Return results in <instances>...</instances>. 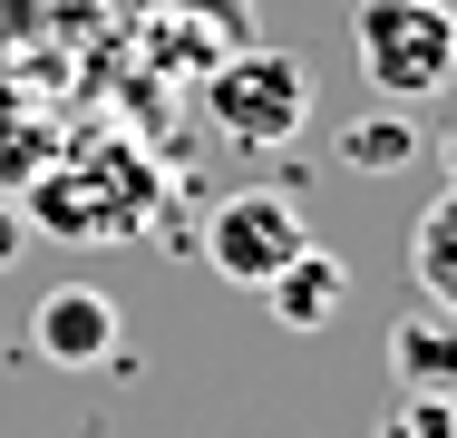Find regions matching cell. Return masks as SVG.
I'll list each match as a JSON object with an SVG mask.
<instances>
[{"label": "cell", "instance_id": "4", "mask_svg": "<svg viewBox=\"0 0 457 438\" xmlns=\"http://www.w3.org/2000/svg\"><path fill=\"white\" fill-rule=\"evenodd\" d=\"M29 350H39L49 370H107V360H117V302H107L97 282L39 292V302H29Z\"/></svg>", "mask_w": 457, "mask_h": 438}, {"label": "cell", "instance_id": "6", "mask_svg": "<svg viewBox=\"0 0 457 438\" xmlns=\"http://www.w3.org/2000/svg\"><path fill=\"white\" fill-rule=\"evenodd\" d=\"M341 292H351V273L321 254V244H312V254H292L273 282H263V302H273L282 332H331V322H341Z\"/></svg>", "mask_w": 457, "mask_h": 438}, {"label": "cell", "instance_id": "9", "mask_svg": "<svg viewBox=\"0 0 457 438\" xmlns=\"http://www.w3.org/2000/svg\"><path fill=\"white\" fill-rule=\"evenodd\" d=\"M379 438H457V400H428V390H399Z\"/></svg>", "mask_w": 457, "mask_h": 438}, {"label": "cell", "instance_id": "5", "mask_svg": "<svg viewBox=\"0 0 457 438\" xmlns=\"http://www.w3.org/2000/svg\"><path fill=\"white\" fill-rule=\"evenodd\" d=\"M389 380L399 390H428V400H457V312L419 302L389 322Z\"/></svg>", "mask_w": 457, "mask_h": 438}, {"label": "cell", "instance_id": "3", "mask_svg": "<svg viewBox=\"0 0 457 438\" xmlns=\"http://www.w3.org/2000/svg\"><path fill=\"white\" fill-rule=\"evenodd\" d=\"M292 254H312V215L273 195V185H253V195H224L214 215H204V263L224 273V282H244V292H263Z\"/></svg>", "mask_w": 457, "mask_h": 438}, {"label": "cell", "instance_id": "1", "mask_svg": "<svg viewBox=\"0 0 457 438\" xmlns=\"http://www.w3.org/2000/svg\"><path fill=\"white\" fill-rule=\"evenodd\" d=\"M351 49L389 107H419L457 79V10L448 0H351Z\"/></svg>", "mask_w": 457, "mask_h": 438}, {"label": "cell", "instance_id": "10", "mask_svg": "<svg viewBox=\"0 0 457 438\" xmlns=\"http://www.w3.org/2000/svg\"><path fill=\"white\" fill-rule=\"evenodd\" d=\"M29 254V215H20V205H10V195H0V273H10V263Z\"/></svg>", "mask_w": 457, "mask_h": 438}, {"label": "cell", "instance_id": "11", "mask_svg": "<svg viewBox=\"0 0 457 438\" xmlns=\"http://www.w3.org/2000/svg\"><path fill=\"white\" fill-rule=\"evenodd\" d=\"M438 166H448V185H457V107H448V137H438Z\"/></svg>", "mask_w": 457, "mask_h": 438}, {"label": "cell", "instance_id": "2", "mask_svg": "<svg viewBox=\"0 0 457 438\" xmlns=\"http://www.w3.org/2000/svg\"><path fill=\"white\" fill-rule=\"evenodd\" d=\"M204 127L224 147H292L312 127V69L292 49H224L214 79H204Z\"/></svg>", "mask_w": 457, "mask_h": 438}, {"label": "cell", "instance_id": "7", "mask_svg": "<svg viewBox=\"0 0 457 438\" xmlns=\"http://www.w3.org/2000/svg\"><path fill=\"white\" fill-rule=\"evenodd\" d=\"M409 273H419V302L457 312V185L409 224Z\"/></svg>", "mask_w": 457, "mask_h": 438}, {"label": "cell", "instance_id": "8", "mask_svg": "<svg viewBox=\"0 0 457 438\" xmlns=\"http://www.w3.org/2000/svg\"><path fill=\"white\" fill-rule=\"evenodd\" d=\"M409 156H419L409 107H379V117H351V127H341V166L351 175H399Z\"/></svg>", "mask_w": 457, "mask_h": 438}]
</instances>
